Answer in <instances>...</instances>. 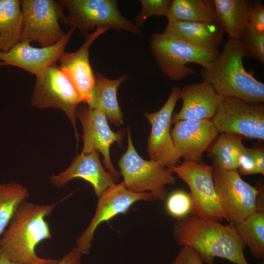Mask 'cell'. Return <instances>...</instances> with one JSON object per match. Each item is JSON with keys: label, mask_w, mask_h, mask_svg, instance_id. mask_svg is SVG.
Masks as SVG:
<instances>
[{"label": "cell", "mask_w": 264, "mask_h": 264, "mask_svg": "<svg viewBox=\"0 0 264 264\" xmlns=\"http://www.w3.org/2000/svg\"><path fill=\"white\" fill-rule=\"evenodd\" d=\"M22 25L21 41L51 46L65 35L59 21L65 14L63 6L54 0H21Z\"/></svg>", "instance_id": "9"}, {"label": "cell", "mask_w": 264, "mask_h": 264, "mask_svg": "<svg viewBox=\"0 0 264 264\" xmlns=\"http://www.w3.org/2000/svg\"><path fill=\"white\" fill-rule=\"evenodd\" d=\"M22 25L21 0H0V51H8L21 41Z\"/></svg>", "instance_id": "25"}, {"label": "cell", "mask_w": 264, "mask_h": 264, "mask_svg": "<svg viewBox=\"0 0 264 264\" xmlns=\"http://www.w3.org/2000/svg\"><path fill=\"white\" fill-rule=\"evenodd\" d=\"M218 134L210 120L177 121L171 131L176 152L184 160H200Z\"/></svg>", "instance_id": "17"}, {"label": "cell", "mask_w": 264, "mask_h": 264, "mask_svg": "<svg viewBox=\"0 0 264 264\" xmlns=\"http://www.w3.org/2000/svg\"><path fill=\"white\" fill-rule=\"evenodd\" d=\"M30 101L36 108H54L63 111L72 124L78 141L76 111L81 101L73 85L59 66H50L36 75Z\"/></svg>", "instance_id": "8"}, {"label": "cell", "mask_w": 264, "mask_h": 264, "mask_svg": "<svg viewBox=\"0 0 264 264\" xmlns=\"http://www.w3.org/2000/svg\"><path fill=\"white\" fill-rule=\"evenodd\" d=\"M166 209L171 217L177 220L191 214L193 208L189 193L178 190L172 192L166 198Z\"/></svg>", "instance_id": "29"}, {"label": "cell", "mask_w": 264, "mask_h": 264, "mask_svg": "<svg viewBox=\"0 0 264 264\" xmlns=\"http://www.w3.org/2000/svg\"><path fill=\"white\" fill-rule=\"evenodd\" d=\"M257 264H264V263H258Z\"/></svg>", "instance_id": "37"}, {"label": "cell", "mask_w": 264, "mask_h": 264, "mask_svg": "<svg viewBox=\"0 0 264 264\" xmlns=\"http://www.w3.org/2000/svg\"><path fill=\"white\" fill-rule=\"evenodd\" d=\"M127 133V149L118 162L127 188L136 193L149 191L155 199H166L168 195L166 185L174 184L176 177L167 167L154 160L142 158L133 146L128 127Z\"/></svg>", "instance_id": "6"}, {"label": "cell", "mask_w": 264, "mask_h": 264, "mask_svg": "<svg viewBox=\"0 0 264 264\" xmlns=\"http://www.w3.org/2000/svg\"><path fill=\"white\" fill-rule=\"evenodd\" d=\"M150 46L162 72L177 81L196 73L187 64L193 63L207 67L217 59L220 52L197 47L163 32L152 34Z\"/></svg>", "instance_id": "4"}, {"label": "cell", "mask_w": 264, "mask_h": 264, "mask_svg": "<svg viewBox=\"0 0 264 264\" xmlns=\"http://www.w3.org/2000/svg\"><path fill=\"white\" fill-rule=\"evenodd\" d=\"M128 78V76L123 74L116 79H110L97 72L91 100L88 105L90 108L101 111L108 120L118 127L123 124V115L117 101V89Z\"/></svg>", "instance_id": "21"}, {"label": "cell", "mask_w": 264, "mask_h": 264, "mask_svg": "<svg viewBox=\"0 0 264 264\" xmlns=\"http://www.w3.org/2000/svg\"><path fill=\"white\" fill-rule=\"evenodd\" d=\"M98 198L94 216L77 240L76 247L82 255L89 252L94 233L101 223L125 213L137 201L155 199L150 192L136 193L129 190L123 181L107 189Z\"/></svg>", "instance_id": "12"}, {"label": "cell", "mask_w": 264, "mask_h": 264, "mask_svg": "<svg viewBox=\"0 0 264 264\" xmlns=\"http://www.w3.org/2000/svg\"></svg>", "instance_id": "38"}, {"label": "cell", "mask_w": 264, "mask_h": 264, "mask_svg": "<svg viewBox=\"0 0 264 264\" xmlns=\"http://www.w3.org/2000/svg\"><path fill=\"white\" fill-rule=\"evenodd\" d=\"M180 88H172L170 94L164 105L158 111L144 113L151 125V131L147 140V152L151 160L164 167L176 166L179 161L178 155L171 135L172 114L177 100Z\"/></svg>", "instance_id": "14"}, {"label": "cell", "mask_w": 264, "mask_h": 264, "mask_svg": "<svg viewBox=\"0 0 264 264\" xmlns=\"http://www.w3.org/2000/svg\"><path fill=\"white\" fill-rule=\"evenodd\" d=\"M249 22L259 30L264 32V6L260 1H253Z\"/></svg>", "instance_id": "33"}, {"label": "cell", "mask_w": 264, "mask_h": 264, "mask_svg": "<svg viewBox=\"0 0 264 264\" xmlns=\"http://www.w3.org/2000/svg\"><path fill=\"white\" fill-rule=\"evenodd\" d=\"M28 195L27 189L19 183L11 182L0 184V236Z\"/></svg>", "instance_id": "27"}, {"label": "cell", "mask_w": 264, "mask_h": 264, "mask_svg": "<svg viewBox=\"0 0 264 264\" xmlns=\"http://www.w3.org/2000/svg\"><path fill=\"white\" fill-rule=\"evenodd\" d=\"M165 16L168 22H218L212 0H173Z\"/></svg>", "instance_id": "24"}, {"label": "cell", "mask_w": 264, "mask_h": 264, "mask_svg": "<svg viewBox=\"0 0 264 264\" xmlns=\"http://www.w3.org/2000/svg\"><path fill=\"white\" fill-rule=\"evenodd\" d=\"M76 117L80 120L83 130L84 145L81 153L93 151L101 153L105 167L115 182L119 178V174L113 167L110 157V147L114 142L121 147L124 131L114 132L108 123L105 114L100 110L91 109L86 105L77 108Z\"/></svg>", "instance_id": "13"}, {"label": "cell", "mask_w": 264, "mask_h": 264, "mask_svg": "<svg viewBox=\"0 0 264 264\" xmlns=\"http://www.w3.org/2000/svg\"><path fill=\"white\" fill-rule=\"evenodd\" d=\"M99 153L93 151L81 153L70 165L57 175H52L50 180L56 187L61 188L68 181L81 178L91 184L98 197L115 182L109 173L105 171L99 159Z\"/></svg>", "instance_id": "19"}, {"label": "cell", "mask_w": 264, "mask_h": 264, "mask_svg": "<svg viewBox=\"0 0 264 264\" xmlns=\"http://www.w3.org/2000/svg\"><path fill=\"white\" fill-rule=\"evenodd\" d=\"M141 10L135 18V24L139 28L153 16H165L170 5L169 0H141Z\"/></svg>", "instance_id": "30"}, {"label": "cell", "mask_w": 264, "mask_h": 264, "mask_svg": "<svg viewBox=\"0 0 264 264\" xmlns=\"http://www.w3.org/2000/svg\"><path fill=\"white\" fill-rule=\"evenodd\" d=\"M163 32L197 47L211 50H219L224 33L216 22H168Z\"/></svg>", "instance_id": "20"}, {"label": "cell", "mask_w": 264, "mask_h": 264, "mask_svg": "<svg viewBox=\"0 0 264 264\" xmlns=\"http://www.w3.org/2000/svg\"><path fill=\"white\" fill-rule=\"evenodd\" d=\"M0 264H21L13 262L8 259L0 250Z\"/></svg>", "instance_id": "36"}, {"label": "cell", "mask_w": 264, "mask_h": 264, "mask_svg": "<svg viewBox=\"0 0 264 264\" xmlns=\"http://www.w3.org/2000/svg\"><path fill=\"white\" fill-rule=\"evenodd\" d=\"M242 137L233 133H220L209 149L208 156L214 168L237 171L239 157L247 149L242 143Z\"/></svg>", "instance_id": "23"}, {"label": "cell", "mask_w": 264, "mask_h": 264, "mask_svg": "<svg viewBox=\"0 0 264 264\" xmlns=\"http://www.w3.org/2000/svg\"><path fill=\"white\" fill-rule=\"evenodd\" d=\"M173 234L178 245L193 249L206 264H214L215 257L249 264L244 255L245 246L230 224L189 214L176 220Z\"/></svg>", "instance_id": "1"}, {"label": "cell", "mask_w": 264, "mask_h": 264, "mask_svg": "<svg viewBox=\"0 0 264 264\" xmlns=\"http://www.w3.org/2000/svg\"><path fill=\"white\" fill-rule=\"evenodd\" d=\"M213 177L216 193L229 224L235 227L257 211L259 188L244 181L237 171L213 167Z\"/></svg>", "instance_id": "11"}, {"label": "cell", "mask_w": 264, "mask_h": 264, "mask_svg": "<svg viewBox=\"0 0 264 264\" xmlns=\"http://www.w3.org/2000/svg\"><path fill=\"white\" fill-rule=\"evenodd\" d=\"M238 173L241 175L257 174L256 166L252 156L251 149L247 148L239 159Z\"/></svg>", "instance_id": "32"}, {"label": "cell", "mask_w": 264, "mask_h": 264, "mask_svg": "<svg viewBox=\"0 0 264 264\" xmlns=\"http://www.w3.org/2000/svg\"><path fill=\"white\" fill-rule=\"evenodd\" d=\"M217 132L249 138L264 139V105L252 104L233 97H222L211 120Z\"/></svg>", "instance_id": "10"}, {"label": "cell", "mask_w": 264, "mask_h": 264, "mask_svg": "<svg viewBox=\"0 0 264 264\" xmlns=\"http://www.w3.org/2000/svg\"><path fill=\"white\" fill-rule=\"evenodd\" d=\"M219 24L228 39L240 40L249 22L252 2L247 0H213Z\"/></svg>", "instance_id": "22"}, {"label": "cell", "mask_w": 264, "mask_h": 264, "mask_svg": "<svg viewBox=\"0 0 264 264\" xmlns=\"http://www.w3.org/2000/svg\"><path fill=\"white\" fill-rule=\"evenodd\" d=\"M240 41L246 54L264 65V32L259 30L249 22L244 28Z\"/></svg>", "instance_id": "28"}, {"label": "cell", "mask_w": 264, "mask_h": 264, "mask_svg": "<svg viewBox=\"0 0 264 264\" xmlns=\"http://www.w3.org/2000/svg\"><path fill=\"white\" fill-rule=\"evenodd\" d=\"M199 255L193 249L182 246L171 264H203Z\"/></svg>", "instance_id": "31"}, {"label": "cell", "mask_w": 264, "mask_h": 264, "mask_svg": "<svg viewBox=\"0 0 264 264\" xmlns=\"http://www.w3.org/2000/svg\"><path fill=\"white\" fill-rule=\"evenodd\" d=\"M75 30V28L70 27L59 42L47 47H33L30 42L21 41L8 51H0V67L16 66L37 75L46 68L57 65Z\"/></svg>", "instance_id": "15"}, {"label": "cell", "mask_w": 264, "mask_h": 264, "mask_svg": "<svg viewBox=\"0 0 264 264\" xmlns=\"http://www.w3.org/2000/svg\"><path fill=\"white\" fill-rule=\"evenodd\" d=\"M179 98L182 101V106L172 116V123L183 120H211L222 99L204 81L184 86L180 89Z\"/></svg>", "instance_id": "18"}, {"label": "cell", "mask_w": 264, "mask_h": 264, "mask_svg": "<svg viewBox=\"0 0 264 264\" xmlns=\"http://www.w3.org/2000/svg\"><path fill=\"white\" fill-rule=\"evenodd\" d=\"M82 255L78 249L75 247L62 259L50 264H81Z\"/></svg>", "instance_id": "34"}, {"label": "cell", "mask_w": 264, "mask_h": 264, "mask_svg": "<svg viewBox=\"0 0 264 264\" xmlns=\"http://www.w3.org/2000/svg\"><path fill=\"white\" fill-rule=\"evenodd\" d=\"M62 200L47 205L23 201L0 238V250L10 261L21 264H50L57 260L37 255L36 247L51 238L45 218Z\"/></svg>", "instance_id": "2"}, {"label": "cell", "mask_w": 264, "mask_h": 264, "mask_svg": "<svg viewBox=\"0 0 264 264\" xmlns=\"http://www.w3.org/2000/svg\"><path fill=\"white\" fill-rule=\"evenodd\" d=\"M251 152L256 166L257 174L264 173V150L262 148L251 149Z\"/></svg>", "instance_id": "35"}, {"label": "cell", "mask_w": 264, "mask_h": 264, "mask_svg": "<svg viewBox=\"0 0 264 264\" xmlns=\"http://www.w3.org/2000/svg\"><path fill=\"white\" fill-rule=\"evenodd\" d=\"M108 29L107 27H100L88 33L84 43L78 50L73 52L65 51L59 59V67L73 85L81 103L88 105L90 103L95 85V74L89 59V47Z\"/></svg>", "instance_id": "16"}, {"label": "cell", "mask_w": 264, "mask_h": 264, "mask_svg": "<svg viewBox=\"0 0 264 264\" xmlns=\"http://www.w3.org/2000/svg\"><path fill=\"white\" fill-rule=\"evenodd\" d=\"M68 11L61 21L77 28L83 35L93 29L107 27L117 31L131 34L142 33L140 28L125 17L120 12L115 0H60Z\"/></svg>", "instance_id": "5"}, {"label": "cell", "mask_w": 264, "mask_h": 264, "mask_svg": "<svg viewBox=\"0 0 264 264\" xmlns=\"http://www.w3.org/2000/svg\"><path fill=\"white\" fill-rule=\"evenodd\" d=\"M244 57L247 56L240 40L228 39L217 59L200 71L202 81L209 83L222 97L263 104L264 84L256 79L253 73L246 71Z\"/></svg>", "instance_id": "3"}, {"label": "cell", "mask_w": 264, "mask_h": 264, "mask_svg": "<svg viewBox=\"0 0 264 264\" xmlns=\"http://www.w3.org/2000/svg\"><path fill=\"white\" fill-rule=\"evenodd\" d=\"M244 246L256 259L264 258V211H256L235 227Z\"/></svg>", "instance_id": "26"}, {"label": "cell", "mask_w": 264, "mask_h": 264, "mask_svg": "<svg viewBox=\"0 0 264 264\" xmlns=\"http://www.w3.org/2000/svg\"><path fill=\"white\" fill-rule=\"evenodd\" d=\"M167 168L189 187L193 203L191 214L207 220L229 221L215 190L213 166L200 159L184 160L179 165Z\"/></svg>", "instance_id": "7"}]
</instances>
